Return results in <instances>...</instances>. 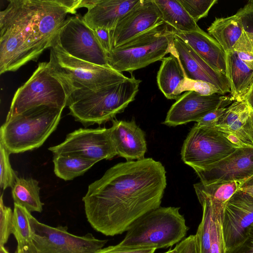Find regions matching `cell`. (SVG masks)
<instances>
[{
	"label": "cell",
	"mask_w": 253,
	"mask_h": 253,
	"mask_svg": "<svg viewBox=\"0 0 253 253\" xmlns=\"http://www.w3.org/2000/svg\"><path fill=\"white\" fill-rule=\"evenodd\" d=\"M166 170L152 158L119 163L91 183L83 198L87 221L106 236L126 231L137 218L160 207Z\"/></svg>",
	"instance_id": "6da1fadb"
},
{
	"label": "cell",
	"mask_w": 253,
	"mask_h": 253,
	"mask_svg": "<svg viewBox=\"0 0 253 253\" xmlns=\"http://www.w3.org/2000/svg\"><path fill=\"white\" fill-rule=\"evenodd\" d=\"M0 12V73L37 60L49 46L38 24L39 0H11Z\"/></svg>",
	"instance_id": "7a4b0ae2"
},
{
	"label": "cell",
	"mask_w": 253,
	"mask_h": 253,
	"mask_svg": "<svg viewBox=\"0 0 253 253\" xmlns=\"http://www.w3.org/2000/svg\"><path fill=\"white\" fill-rule=\"evenodd\" d=\"M141 81L134 75L96 90L76 91L68 99L70 113L85 127L112 121L134 100Z\"/></svg>",
	"instance_id": "3957f363"
},
{
	"label": "cell",
	"mask_w": 253,
	"mask_h": 253,
	"mask_svg": "<svg viewBox=\"0 0 253 253\" xmlns=\"http://www.w3.org/2000/svg\"><path fill=\"white\" fill-rule=\"evenodd\" d=\"M63 110L43 105L6 118L0 127V142L9 154L38 148L56 129Z\"/></svg>",
	"instance_id": "277c9868"
},
{
	"label": "cell",
	"mask_w": 253,
	"mask_h": 253,
	"mask_svg": "<svg viewBox=\"0 0 253 253\" xmlns=\"http://www.w3.org/2000/svg\"><path fill=\"white\" fill-rule=\"evenodd\" d=\"M179 207H161L151 210L135 220L118 245L127 248L156 250L171 247L186 236L188 227Z\"/></svg>",
	"instance_id": "5b68a950"
},
{
	"label": "cell",
	"mask_w": 253,
	"mask_h": 253,
	"mask_svg": "<svg viewBox=\"0 0 253 253\" xmlns=\"http://www.w3.org/2000/svg\"><path fill=\"white\" fill-rule=\"evenodd\" d=\"M164 22L107 54L109 66L120 72L133 71L173 54L175 34Z\"/></svg>",
	"instance_id": "8992f818"
},
{
	"label": "cell",
	"mask_w": 253,
	"mask_h": 253,
	"mask_svg": "<svg viewBox=\"0 0 253 253\" xmlns=\"http://www.w3.org/2000/svg\"><path fill=\"white\" fill-rule=\"evenodd\" d=\"M69 87L49 61L41 62L29 79L15 92L6 118L43 105L64 109Z\"/></svg>",
	"instance_id": "52a82bcc"
},
{
	"label": "cell",
	"mask_w": 253,
	"mask_h": 253,
	"mask_svg": "<svg viewBox=\"0 0 253 253\" xmlns=\"http://www.w3.org/2000/svg\"><path fill=\"white\" fill-rule=\"evenodd\" d=\"M50 48L49 61L67 83L71 94L76 91L96 90L121 83L128 78L110 67L75 58L55 46Z\"/></svg>",
	"instance_id": "ba28073f"
},
{
	"label": "cell",
	"mask_w": 253,
	"mask_h": 253,
	"mask_svg": "<svg viewBox=\"0 0 253 253\" xmlns=\"http://www.w3.org/2000/svg\"><path fill=\"white\" fill-rule=\"evenodd\" d=\"M29 221L31 244L37 253H96L107 242L89 233L82 236L73 235L67 226L51 227L40 222L31 213Z\"/></svg>",
	"instance_id": "9c48e42d"
},
{
	"label": "cell",
	"mask_w": 253,
	"mask_h": 253,
	"mask_svg": "<svg viewBox=\"0 0 253 253\" xmlns=\"http://www.w3.org/2000/svg\"><path fill=\"white\" fill-rule=\"evenodd\" d=\"M235 149L216 127L195 124L183 142L181 156L182 161L196 171L226 157Z\"/></svg>",
	"instance_id": "30bf717a"
},
{
	"label": "cell",
	"mask_w": 253,
	"mask_h": 253,
	"mask_svg": "<svg viewBox=\"0 0 253 253\" xmlns=\"http://www.w3.org/2000/svg\"><path fill=\"white\" fill-rule=\"evenodd\" d=\"M79 59L109 66L107 56L91 29L79 15L66 19L52 46Z\"/></svg>",
	"instance_id": "8fae6325"
},
{
	"label": "cell",
	"mask_w": 253,
	"mask_h": 253,
	"mask_svg": "<svg viewBox=\"0 0 253 253\" xmlns=\"http://www.w3.org/2000/svg\"><path fill=\"white\" fill-rule=\"evenodd\" d=\"M48 150L53 155L74 156L96 163L117 155L110 129L105 127L80 128L68 134L63 142Z\"/></svg>",
	"instance_id": "7c38bea8"
},
{
	"label": "cell",
	"mask_w": 253,
	"mask_h": 253,
	"mask_svg": "<svg viewBox=\"0 0 253 253\" xmlns=\"http://www.w3.org/2000/svg\"><path fill=\"white\" fill-rule=\"evenodd\" d=\"M253 224V197L240 189L224 208L222 229L225 253L242 241Z\"/></svg>",
	"instance_id": "4fadbf2b"
},
{
	"label": "cell",
	"mask_w": 253,
	"mask_h": 253,
	"mask_svg": "<svg viewBox=\"0 0 253 253\" xmlns=\"http://www.w3.org/2000/svg\"><path fill=\"white\" fill-rule=\"evenodd\" d=\"M231 96L219 94L202 95L194 91L185 92L172 105L163 123L169 126H176L191 122H197L209 112L230 104Z\"/></svg>",
	"instance_id": "5bb4252c"
},
{
	"label": "cell",
	"mask_w": 253,
	"mask_h": 253,
	"mask_svg": "<svg viewBox=\"0 0 253 253\" xmlns=\"http://www.w3.org/2000/svg\"><path fill=\"white\" fill-rule=\"evenodd\" d=\"M163 22L154 0H140L110 31L113 49Z\"/></svg>",
	"instance_id": "9a60e30c"
},
{
	"label": "cell",
	"mask_w": 253,
	"mask_h": 253,
	"mask_svg": "<svg viewBox=\"0 0 253 253\" xmlns=\"http://www.w3.org/2000/svg\"><path fill=\"white\" fill-rule=\"evenodd\" d=\"M195 172L205 184L236 181L243 185L253 176V148L236 149L226 157Z\"/></svg>",
	"instance_id": "2e32d148"
},
{
	"label": "cell",
	"mask_w": 253,
	"mask_h": 253,
	"mask_svg": "<svg viewBox=\"0 0 253 253\" xmlns=\"http://www.w3.org/2000/svg\"><path fill=\"white\" fill-rule=\"evenodd\" d=\"M175 56L186 78L206 82L214 85L221 95L231 92L226 76L216 71L202 59L188 44L175 35L173 40Z\"/></svg>",
	"instance_id": "e0dca14e"
},
{
	"label": "cell",
	"mask_w": 253,
	"mask_h": 253,
	"mask_svg": "<svg viewBox=\"0 0 253 253\" xmlns=\"http://www.w3.org/2000/svg\"><path fill=\"white\" fill-rule=\"evenodd\" d=\"M117 155L126 161L144 159L147 151L145 132L134 120H112L109 128Z\"/></svg>",
	"instance_id": "ac0fdd59"
},
{
	"label": "cell",
	"mask_w": 253,
	"mask_h": 253,
	"mask_svg": "<svg viewBox=\"0 0 253 253\" xmlns=\"http://www.w3.org/2000/svg\"><path fill=\"white\" fill-rule=\"evenodd\" d=\"M173 30L175 35L188 44L211 67L226 75V53L211 36L201 28L189 32Z\"/></svg>",
	"instance_id": "d6986e66"
},
{
	"label": "cell",
	"mask_w": 253,
	"mask_h": 253,
	"mask_svg": "<svg viewBox=\"0 0 253 253\" xmlns=\"http://www.w3.org/2000/svg\"><path fill=\"white\" fill-rule=\"evenodd\" d=\"M215 127L221 131L234 134L246 145L253 148V110L246 100L233 102Z\"/></svg>",
	"instance_id": "ffe728a7"
},
{
	"label": "cell",
	"mask_w": 253,
	"mask_h": 253,
	"mask_svg": "<svg viewBox=\"0 0 253 253\" xmlns=\"http://www.w3.org/2000/svg\"><path fill=\"white\" fill-rule=\"evenodd\" d=\"M140 0H99L83 17L92 29L101 28L112 30L120 19Z\"/></svg>",
	"instance_id": "44dd1931"
},
{
	"label": "cell",
	"mask_w": 253,
	"mask_h": 253,
	"mask_svg": "<svg viewBox=\"0 0 253 253\" xmlns=\"http://www.w3.org/2000/svg\"><path fill=\"white\" fill-rule=\"evenodd\" d=\"M186 78L177 58L172 54L164 57L157 73L160 90L169 99H178L183 92Z\"/></svg>",
	"instance_id": "7402d4cb"
},
{
	"label": "cell",
	"mask_w": 253,
	"mask_h": 253,
	"mask_svg": "<svg viewBox=\"0 0 253 253\" xmlns=\"http://www.w3.org/2000/svg\"><path fill=\"white\" fill-rule=\"evenodd\" d=\"M226 66L231 97L234 101L245 100L253 84V69L242 61L233 51L226 53Z\"/></svg>",
	"instance_id": "603a6c76"
},
{
	"label": "cell",
	"mask_w": 253,
	"mask_h": 253,
	"mask_svg": "<svg viewBox=\"0 0 253 253\" xmlns=\"http://www.w3.org/2000/svg\"><path fill=\"white\" fill-rule=\"evenodd\" d=\"M207 31L227 53L232 51L244 30L240 18L235 14L227 17L215 18Z\"/></svg>",
	"instance_id": "cb8c5ba5"
},
{
	"label": "cell",
	"mask_w": 253,
	"mask_h": 253,
	"mask_svg": "<svg viewBox=\"0 0 253 253\" xmlns=\"http://www.w3.org/2000/svg\"><path fill=\"white\" fill-rule=\"evenodd\" d=\"M154 1L161 13L163 22L175 31L189 32L200 29L178 0H154Z\"/></svg>",
	"instance_id": "d4e9b609"
},
{
	"label": "cell",
	"mask_w": 253,
	"mask_h": 253,
	"mask_svg": "<svg viewBox=\"0 0 253 253\" xmlns=\"http://www.w3.org/2000/svg\"><path fill=\"white\" fill-rule=\"evenodd\" d=\"M39 182L32 178L18 177L12 188L14 203L25 208L30 212H41L43 203L40 196Z\"/></svg>",
	"instance_id": "484cf974"
},
{
	"label": "cell",
	"mask_w": 253,
	"mask_h": 253,
	"mask_svg": "<svg viewBox=\"0 0 253 253\" xmlns=\"http://www.w3.org/2000/svg\"><path fill=\"white\" fill-rule=\"evenodd\" d=\"M242 185L236 181L208 184L200 182L194 184V188L200 203L205 199H211L224 205L241 188Z\"/></svg>",
	"instance_id": "4316f807"
},
{
	"label": "cell",
	"mask_w": 253,
	"mask_h": 253,
	"mask_svg": "<svg viewBox=\"0 0 253 253\" xmlns=\"http://www.w3.org/2000/svg\"><path fill=\"white\" fill-rule=\"evenodd\" d=\"M54 172L58 177L71 180L84 174L96 162L81 157L64 155H53Z\"/></svg>",
	"instance_id": "83f0119b"
},
{
	"label": "cell",
	"mask_w": 253,
	"mask_h": 253,
	"mask_svg": "<svg viewBox=\"0 0 253 253\" xmlns=\"http://www.w3.org/2000/svg\"><path fill=\"white\" fill-rule=\"evenodd\" d=\"M30 213L25 208L14 203L12 234L17 242V246H26L32 242V231L29 221Z\"/></svg>",
	"instance_id": "f1b7e54d"
},
{
	"label": "cell",
	"mask_w": 253,
	"mask_h": 253,
	"mask_svg": "<svg viewBox=\"0 0 253 253\" xmlns=\"http://www.w3.org/2000/svg\"><path fill=\"white\" fill-rule=\"evenodd\" d=\"M203 208L202 220L195 234L199 253H211V237L212 208L211 200L200 203Z\"/></svg>",
	"instance_id": "f546056e"
},
{
	"label": "cell",
	"mask_w": 253,
	"mask_h": 253,
	"mask_svg": "<svg viewBox=\"0 0 253 253\" xmlns=\"http://www.w3.org/2000/svg\"><path fill=\"white\" fill-rule=\"evenodd\" d=\"M9 153L3 144L0 142V186L5 190L14 186L18 178L16 171H14L9 161Z\"/></svg>",
	"instance_id": "4dcf8cb0"
},
{
	"label": "cell",
	"mask_w": 253,
	"mask_h": 253,
	"mask_svg": "<svg viewBox=\"0 0 253 253\" xmlns=\"http://www.w3.org/2000/svg\"><path fill=\"white\" fill-rule=\"evenodd\" d=\"M190 16L197 22L206 17L217 0H178Z\"/></svg>",
	"instance_id": "1f68e13d"
},
{
	"label": "cell",
	"mask_w": 253,
	"mask_h": 253,
	"mask_svg": "<svg viewBox=\"0 0 253 253\" xmlns=\"http://www.w3.org/2000/svg\"><path fill=\"white\" fill-rule=\"evenodd\" d=\"M13 211L3 202L2 195L0 198V247H4L12 233Z\"/></svg>",
	"instance_id": "d6a6232c"
},
{
	"label": "cell",
	"mask_w": 253,
	"mask_h": 253,
	"mask_svg": "<svg viewBox=\"0 0 253 253\" xmlns=\"http://www.w3.org/2000/svg\"><path fill=\"white\" fill-rule=\"evenodd\" d=\"M232 51L250 68L253 69V44L244 31Z\"/></svg>",
	"instance_id": "836d02e7"
},
{
	"label": "cell",
	"mask_w": 253,
	"mask_h": 253,
	"mask_svg": "<svg viewBox=\"0 0 253 253\" xmlns=\"http://www.w3.org/2000/svg\"><path fill=\"white\" fill-rule=\"evenodd\" d=\"M182 90L183 92L194 91L202 95H210L214 94H221L219 90L210 83L202 81L190 80L187 78L186 79Z\"/></svg>",
	"instance_id": "e575fe53"
},
{
	"label": "cell",
	"mask_w": 253,
	"mask_h": 253,
	"mask_svg": "<svg viewBox=\"0 0 253 253\" xmlns=\"http://www.w3.org/2000/svg\"><path fill=\"white\" fill-rule=\"evenodd\" d=\"M236 14L240 18L243 30L253 44V4L248 3Z\"/></svg>",
	"instance_id": "d590c367"
},
{
	"label": "cell",
	"mask_w": 253,
	"mask_h": 253,
	"mask_svg": "<svg viewBox=\"0 0 253 253\" xmlns=\"http://www.w3.org/2000/svg\"><path fill=\"white\" fill-rule=\"evenodd\" d=\"M227 107L218 108L205 115L196 124L199 126L215 127L219 123Z\"/></svg>",
	"instance_id": "8d00e7d4"
},
{
	"label": "cell",
	"mask_w": 253,
	"mask_h": 253,
	"mask_svg": "<svg viewBox=\"0 0 253 253\" xmlns=\"http://www.w3.org/2000/svg\"><path fill=\"white\" fill-rule=\"evenodd\" d=\"M225 253H253V224L242 241Z\"/></svg>",
	"instance_id": "74e56055"
},
{
	"label": "cell",
	"mask_w": 253,
	"mask_h": 253,
	"mask_svg": "<svg viewBox=\"0 0 253 253\" xmlns=\"http://www.w3.org/2000/svg\"><path fill=\"white\" fill-rule=\"evenodd\" d=\"M155 248L123 247L118 244L102 248L96 253H154Z\"/></svg>",
	"instance_id": "f35d334b"
},
{
	"label": "cell",
	"mask_w": 253,
	"mask_h": 253,
	"mask_svg": "<svg viewBox=\"0 0 253 253\" xmlns=\"http://www.w3.org/2000/svg\"><path fill=\"white\" fill-rule=\"evenodd\" d=\"M174 249L175 253H199L195 235H191L185 238Z\"/></svg>",
	"instance_id": "ab89813d"
},
{
	"label": "cell",
	"mask_w": 253,
	"mask_h": 253,
	"mask_svg": "<svg viewBox=\"0 0 253 253\" xmlns=\"http://www.w3.org/2000/svg\"><path fill=\"white\" fill-rule=\"evenodd\" d=\"M94 35L106 54L112 49L110 31L105 28H96L93 29Z\"/></svg>",
	"instance_id": "60d3db41"
},
{
	"label": "cell",
	"mask_w": 253,
	"mask_h": 253,
	"mask_svg": "<svg viewBox=\"0 0 253 253\" xmlns=\"http://www.w3.org/2000/svg\"><path fill=\"white\" fill-rule=\"evenodd\" d=\"M221 132L223 134V136L230 142L235 149L243 148L249 147L244 144L234 134L230 132L225 131H222Z\"/></svg>",
	"instance_id": "b9f144b4"
},
{
	"label": "cell",
	"mask_w": 253,
	"mask_h": 253,
	"mask_svg": "<svg viewBox=\"0 0 253 253\" xmlns=\"http://www.w3.org/2000/svg\"><path fill=\"white\" fill-rule=\"evenodd\" d=\"M81 0H56V2L62 6L66 8L69 13L75 14L77 9L80 8Z\"/></svg>",
	"instance_id": "7bdbcfd3"
},
{
	"label": "cell",
	"mask_w": 253,
	"mask_h": 253,
	"mask_svg": "<svg viewBox=\"0 0 253 253\" xmlns=\"http://www.w3.org/2000/svg\"><path fill=\"white\" fill-rule=\"evenodd\" d=\"M15 253H37L31 243L24 247H17Z\"/></svg>",
	"instance_id": "ee69618b"
},
{
	"label": "cell",
	"mask_w": 253,
	"mask_h": 253,
	"mask_svg": "<svg viewBox=\"0 0 253 253\" xmlns=\"http://www.w3.org/2000/svg\"><path fill=\"white\" fill-rule=\"evenodd\" d=\"M99 0H81L80 4V8L86 7L88 9L96 5Z\"/></svg>",
	"instance_id": "f6af8a7d"
},
{
	"label": "cell",
	"mask_w": 253,
	"mask_h": 253,
	"mask_svg": "<svg viewBox=\"0 0 253 253\" xmlns=\"http://www.w3.org/2000/svg\"><path fill=\"white\" fill-rule=\"evenodd\" d=\"M245 100H246L249 105L253 110V84L246 95Z\"/></svg>",
	"instance_id": "bcb514c9"
},
{
	"label": "cell",
	"mask_w": 253,
	"mask_h": 253,
	"mask_svg": "<svg viewBox=\"0 0 253 253\" xmlns=\"http://www.w3.org/2000/svg\"><path fill=\"white\" fill-rule=\"evenodd\" d=\"M240 190L247 193L253 197V186L241 187Z\"/></svg>",
	"instance_id": "7dc6e473"
},
{
	"label": "cell",
	"mask_w": 253,
	"mask_h": 253,
	"mask_svg": "<svg viewBox=\"0 0 253 253\" xmlns=\"http://www.w3.org/2000/svg\"><path fill=\"white\" fill-rule=\"evenodd\" d=\"M253 186V176L246 180L242 185L241 187Z\"/></svg>",
	"instance_id": "c3c4849f"
},
{
	"label": "cell",
	"mask_w": 253,
	"mask_h": 253,
	"mask_svg": "<svg viewBox=\"0 0 253 253\" xmlns=\"http://www.w3.org/2000/svg\"><path fill=\"white\" fill-rule=\"evenodd\" d=\"M0 253H9L4 247H0Z\"/></svg>",
	"instance_id": "681fc988"
},
{
	"label": "cell",
	"mask_w": 253,
	"mask_h": 253,
	"mask_svg": "<svg viewBox=\"0 0 253 253\" xmlns=\"http://www.w3.org/2000/svg\"><path fill=\"white\" fill-rule=\"evenodd\" d=\"M164 253H175V251L174 249H173L169 250L168 251L165 252Z\"/></svg>",
	"instance_id": "f907efd6"
}]
</instances>
